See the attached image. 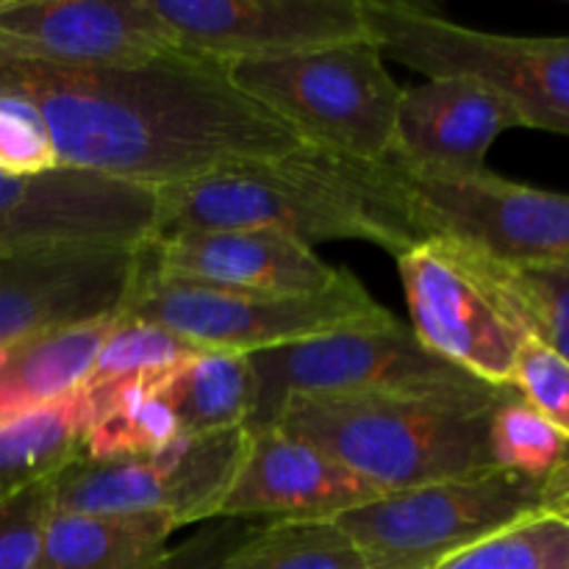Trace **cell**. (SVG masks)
<instances>
[{"mask_svg": "<svg viewBox=\"0 0 569 569\" xmlns=\"http://www.w3.org/2000/svg\"><path fill=\"white\" fill-rule=\"evenodd\" d=\"M0 94L37 109L59 167L144 189L303 144L226 64L178 48L120 67H59L0 50Z\"/></svg>", "mask_w": 569, "mask_h": 569, "instance_id": "1", "label": "cell"}, {"mask_svg": "<svg viewBox=\"0 0 569 569\" xmlns=\"http://www.w3.org/2000/svg\"><path fill=\"white\" fill-rule=\"evenodd\" d=\"M156 200L153 237L272 231L309 248L333 239H359L395 259L426 239L411 220L387 161L367 164L309 144L156 189Z\"/></svg>", "mask_w": 569, "mask_h": 569, "instance_id": "2", "label": "cell"}, {"mask_svg": "<svg viewBox=\"0 0 569 569\" xmlns=\"http://www.w3.org/2000/svg\"><path fill=\"white\" fill-rule=\"evenodd\" d=\"M506 387L472 398L339 395L289 400L276 426L395 495L492 470L487 431Z\"/></svg>", "mask_w": 569, "mask_h": 569, "instance_id": "3", "label": "cell"}, {"mask_svg": "<svg viewBox=\"0 0 569 569\" xmlns=\"http://www.w3.org/2000/svg\"><path fill=\"white\" fill-rule=\"evenodd\" d=\"M239 89L303 144L378 164L395 142L403 87L372 39L226 64Z\"/></svg>", "mask_w": 569, "mask_h": 569, "instance_id": "4", "label": "cell"}, {"mask_svg": "<svg viewBox=\"0 0 569 569\" xmlns=\"http://www.w3.org/2000/svg\"><path fill=\"white\" fill-rule=\"evenodd\" d=\"M365 14L383 59L428 78H478L515 106L522 128L569 137V37L478 31L400 0H365Z\"/></svg>", "mask_w": 569, "mask_h": 569, "instance_id": "5", "label": "cell"}, {"mask_svg": "<svg viewBox=\"0 0 569 569\" xmlns=\"http://www.w3.org/2000/svg\"><path fill=\"white\" fill-rule=\"evenodd\" d=\"M250 365L256 372V400L244 426L248 433L276 426L283 406L298 398H472L498 389L433 356L398 317L383 326L348 328L253 353Z\"/></svg>", "mask_w": 569, "mask_h": 569, "instance_id": "6", "label": "cell"}, {"mask_svg": "<svg viewBox=\"0 0 569 569\" xmlns=\"http://www.w3.org/2000/svg\"><path fill=\"white\" fill-rule=\"evenodd\" d=\"M117 317L153 322L200 350L242 356L395 320L350 272L326 292L270 295L164 281L144 267Z\"/></svg>", "mask_w": 569, "mask_h": 569, "instance_id": "7", "label": "cell"}, {"mask_svg": "<svg viewBox=\"0 0 569 569\" xmlns=\"http://www.w3.org/2000/svg\"><path fill=\"white\" fill-rule=\"evenodd\" d=\"M545 483L487 470L383 495L339 526L365 550L370 569H437L450 556L542 511Z\"/></svg>", "mask_w": 569, "mask_h": 569, "instance_id": "8", "label": "cell"}, {"mask_svg": "<svg viewBox=\"0 0 569 569\" xmlns=\"http://www.w3.org/2000/svg\"><path fill=\"white\" fill-rule=\"evenodd\" d=\"M387 164L426 239H450L511 270L569 264V194L526 187L489 170L428 176L395 159Z\"/></svg>", "mask_w": 569, "mask_h": 569, "instance_id": "9", "label": "cell"}, {"mask_svg": "<svg viewBox=\"0 0 569 569\" xmlns=\"http://www.w3.org/2000/svg\"><path fill=\"white\" fill-rule=\"evenodd\" d=\"M248 448L244 428L181 433L150 453L78 456L53 476V506L94 515H161L178 528L220 520Z\"/></svg>", "mask_w": 569, "mask_h": 569, "instance_id": "10", "label": "cell"}, {"mask_svg": "<svg viewBox=\"0 0 569 569\" xmlns=\"http://www.w3.org/2000/svg\"><path fill=\"white\" fill-rule=\"evenodd\" d=\"M411 331L448 365L492 387H511L526 333L506 315L461 244L428 237L398 256Z\"/></svg>", "mask_w": 569, "mask_h": 569, "instance_id": "11", "label": "cell"}, {"mask_svg": "<svg viewBox=\"0 0 569 569\" xmlns=\"http://www.w3.org/2000/svg\"><path fill=\"white\" fill-rule=\"evenodd\" d=\"M142 244H72L0 253V345L120 315Z\"/></svg>", "mask_w": 569, "mask_h": 569, "instance_id": "12", "label": "cell"}, {"mask_svg": "<svg viewBox=\"0 0 569 569\" xmlns=\"http://www.w3.org/2000/svg\"><path fill=\"white\" fill-rule=\"evenodd\" d=\"M156 189L92 172L0 176V253L72 244H128L153 237Z\"/></svg>", "mask_w": 569, "mask_h": 569, "instance_id": "13", "label": "cell"}, {"mask_svg": "<svg viewBox=\"0 0 569 569\" xmlns=\"http://www.w3.org/2000/svg\"><path fill=\"white\" fill-rule=\"evenodd\" d=\"M183 53L220 64L370 39L365 0H150Z\"/></svg>", "mask_w": 569, "mask_h": 569, "instance_id": "14", "label": "cell"}, {"mask_svg": "<svg viewBox=\"0 0 569 569\" xmlns=\"http://www.w3.org/2000/svg\"><path fill=\"white\" fill-rule=\"evenodd\" d=\"M0 50L59 67L139 64L176 50L150 0H0Z\"/></svg>", "mask_w": 569, "mask_h": 569, "instance_id": "15", "label": "cell"}, {"mask_svg": "<svg viewBox=\"0 0 569 569\" xmlns=\"http://www.w3.org/2000/svg\"><path fill=\"white\" fill-rule=\"evenodd\" d=\"M144 272L164 281L228 292L317 295L337 287V270L315 248L272 231H178L142 244Z\"/></svg>", "mask_w": 569, "mask_h": 569, "instance_id": "16", "label": "cell"}, {"mask_svg": "<svg viewBox=\"0 0 569 569\" xmlns=\"http://www.w3.org/2000/svg\"><path fill=\"white\" fill-rule=\"evenodd\" d=\"M381 492L333 456L281 428L248 433V448L220 520L311 522L339 520Z\"/></svg>", "mask_w": 569, "mask_h": 569, "instance_id": "17", "label": "cell"}, {"mask_svg": "<svg viewBox=\"0 0 569 569\" xmlns=\"http://www.w3.org/2000/svg\"><path fill=\"white\" fill-rule=\"evenodd\" d=\"M522 128L515 106L470 76H439L400 94L389 159L428 176L487 172V153L500 133Z\"/></svg>", "mask_w": 569, "mask_h": 569, "instance_id": "18", "label": "cell"}, {"mask_svg": "<svg viewBox=\"0 0 569 569\" xmlns=\"http://www.w3.org/2000/svg\"><path fill=\"white\" fill-rule=\"evenodd\" d=\"M181 531L161 515L50 511L33 569H153Z\"/></svg>", "mask_w": 569, "mask_h": 569, "instance_id": "19", "label": "cell"}, {"mask_svg": "<svg viewBox=\"0 0 569 569\" xmlns=\"http://www.w3.org/2000/svg\"><path fill=\"white\" fill-rule=\"evenodd\" d=\"M111 322L114 317L0 345V426L78 392Z\"/></svg>", "mask_w": 569, "mask_h": 569, "instance_id": "20", "label": "cell"}, {"mask_svg": "<svg viewBox=\"0 0 569 569\" xmlns=\"http://www.w3.org/2000/svg\"><path fill=\"white\" fill-rule=\"evenodd\" d=\"M156 392L176 415L183 433L244 428L256 400L250 356L200 350L156 383Z\"/></svg>", "mask_w": 569, "mask_h": 569, "instance_id": "21", "label": "cell"}, {"mask_svg": "<svg viewBox=\"0 0 569 569\" xmlns=\"http://www.w3.org/2000/svg\"><path fill=\"white\" fill-rule=\"evenodd\" d=\"M89 426L83 392L0 426V500L48 481L81 456Z\"/></svg>", "mask_w": 569, "mask_h": 569, "instance_id": "22", "label": "cell"}, {"mask_svg": "<svg viewBox=\"0 0 569 569\" xmlns=\"http://www.w3.org/2000/svg\"><path fill=\"white\" fill-rule=\"evenodd\" d=\"M220 569H370V561L337 520L256 522Z\"/></svg>", "mask_w": 569, "mask_h": 569, "instance_id": "23", "label": "cell"}, {"mask_svg": "<svg viewBox=\"0 0 569 569\" xmlns=\"http://www.w3.org/2000/svg\"><path fill=\"white\" fill-rule=\"evenodd\" d=\"M470 259L517 328L569 361V264L511 270L476 253Z\"/></svg>", "mask_w": 569, "mask_h": 569, "instance_id": "24", "label": "cell"}, {"mask_svg": "<svg viewBox=\"0 0 569 569\" xmlns=\"http://www.w3.org/2000/svg\"><path fill=\"white\" fill-rule=\"evenodd\" d=\"M194 353H200V348L167 328L131 317H114L83 389L100 392L131 383H159Z\"/></svg>", "mask_w": 569, "mask_h": 569, "instance_id": "25", "label": "cell"}, {"mask_svg": "<svg viewBox=\"0 0 569 569\" xmlns=\"http://www.w3.org/2000/svg\"><path fill=\"white\" fill-rule=\"evenodd\" d=\"M487 448L492 470L545 483L565 459L569 442L515 387H506L489 417Z\"/></svg>", "mask_w": 569, "mask_h": 569, "instance_id": "26", "label": "cell"}, {"mask_svg": "<svg viewBox=\"0 0 569 569\" xmlns=\"http://www.w3.org/2000/svg\"><path fill=\"white\" fill-rule=\"evenodd\" d=\"M437 569H569V522L531 517L450 556Z\"/></svg>", "mask_w": 569, "mask_h": 569, "instance_id": "27", "label": "cell"}, {"mask_svg": "<svg viewBox=\"0 0 569 569\" xmlns=\"http://www.w3.org/2000/svg\"><path fill=\"white\" fill-rule=\"evenodd\" d=\"M59 170L53 142L28 100L0 94V176L31 178Z\"/></svg>", "mask_w": 569, "mask_h": 569, "instance_id": "28", "label": "cell"}, {"mask_svg": "<svg viewBox=\"0 0 569 569\" xmlns=\"http://www.w3.org/2000/svg\"><path fill=\"white\" fill-rule=\"evenodd\" d=\"M511 387L569 442V361L526 337L517 353Z\"/></svg>", "mask_w": 569, "mask_h": 569, "instance_id": "29", "label": "cell"}, {"mask_svg": "<svg viewBox=\"0 0 569 569\" xmlns=\"http://www.w3.org/2000/svg\"><path fill=\"white\" fill-rule=\"evenodd\" d=\"M53 511V478L0 500V569H33Z\"/></svg>", "mask_w": 569, "mask_h": 569, "instance_id": "30", "label": "cell"}, {"mask_svg": "<svg viewBox=\"0 0 569 569\" xmlns=\"http://www.w3.org/2000/svg\"><path fill=\"white\" fill-rule=\"evenodd\" d=\"M256 522L239 520H211L203 522L192 537L172 545L170 553L153 569H220L226 556L237 548L239 539L253 528Z\"/></svg>", "mask_w": 569, "mask_h": 569, "instance_id": "31", "label": "cell"}, {"mask_svg": "<svg viewBox=\"0 0 569 569\" xmlns=\"http://www.w3.org/2000/svg\"><path fill=\"white\" fill-rule=\"evenodd\" d=\"M542 511L545 515L559 517V520L569 522V448L565 459H561V465L553 470V476L545 481Z\"/></svg>", "mask_w": 569, "mask_h": 569, "instance_id": "32", "label": "cell"}]
</instances>
